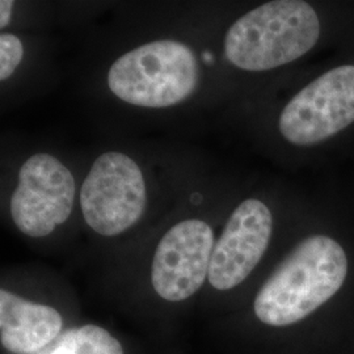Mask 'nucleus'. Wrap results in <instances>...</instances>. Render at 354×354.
Here are the masks:
<instances>
[{
  "label": "nucleus",
  "instance_id": "f257e3e1",
  "mask_svg": "<svg viewBox=\"0 0 354 354\" xmlns=\"http://www.w3.org/2000/svg\"><path fill=\"white\" fill-rule=\"evenodd\" d=\"M348 259L324 235L301 241L257 292L254 314L266 326L288 327L311 315L342 289Z\"/></svg>",
  "mask_w": 354,
  "mask_h": 354
},
{
  "label": "nucleus",
  "instance_id": "f03ea898",
  "mask_svg": "<svg viewBox=\"0 0 354 354\" xmlns=\"http://www.w3.org/2000/svg\"><path fill=\"white\" fill-rule=\"evenodd\" d=\"M320 21L302 0H276L243 15L230 26L225 55L245 71H266L290 64L317 45Z\"/></svg>",
  "mask_w": 354,
  "mask_h": 354
},
{
  "label": "nucleus",
  "instance_id": "f8f14e48",
  "mask_svg": "<svg viewBox=\"0 0 354 354\" xmlns=\"http://www.w3.org/2000/svg\"><path fill=\"white\" fill-rule=\"evenodd\" d=\"M13 1L11 0H1L0 1V28L8 26L12 15Z\"/></svg>",
  "mask_w": 354,
  "mask_h": 354
},
{
  "label": "nucleus",
  "instance_id": "9b49d317",
  "mask_svg": "<svg viewBox=\"0 0 354 354\" xmlns=\"http://www.w3.org/2000/svg\"><path fill=\"white\" fill-rule=\"evenodd\" d=\"M24 46L20 38L3 33L0 36V80H7L12 76L16 67L23 61Z\"/></svg>",
  "mask_w": 354,
  "mask_h": 354
},
{
  "label": "nucleus",
  "instance_id": "9d476101",
  "mask_svg": "<svg viewBox=\"0 0 354 354\" xmlns=\"http://www.w3.org/2000/svg\"><path fill=\"white\" fill-rule=\"evenodd\" d=\"M51 354H124V348L106 329L87 324L66 332Z\"/></svg>",
  "mask_w": 354,
  "mask_h": 354
},
{
  "label": "nucleus",
  "instance_id": "6e6552de",
  "mask_svg": "<svg viewBox=\"0 0 354 354\" xmlns=\"http://www.w3.org/2000/svg\"><path fill=\"white\" fill-rule=\"evenodd\" d=\"M273 216L266 203L250 198L234 210L216 241L209 268V282L216 290L241 285L268 250Z\"/></svg>",
  "mask_w": 354,
  "mask_h": 354
},
{
  "label": "nucleus",
  "instance_id": "39448f33",
  "mask_svg": "<svg viewBox=\"0 0 354 354\" xmlns=\"http://www.w3.org/2000/svg\"><path fill=\"white\" fill-rule=\"evenodd\" d=\"M354 122V66L332 68L301 89L279 115L282 137L295 146L328 140Z\"/></svg>",
  "mask_w": 354,
  "mask_h": 354
},
{
  "label": "nucleus",
  "instance_id": "423d86ee",
  "mask_svg": "<svg viewBox=\"0 0 354 354\" xmlns=\"http://www.w3.org/2000/svg\"><path fill=\"white\" fill-rule=\"evenodd\" d=\"M75 194L68 168L50 153H35L19 171L11 198L13 223L26 236H48L70 218Z\"/></svg>",
  "mask_w": 354,
  "mask_h": 354
},
{
  "label": "nucleus",
  "instance_id": "0eeeda50",
  "mask_svg": "<svg viewBox=\"0 0 354 354\" xmlns=\"http://www.w3.org/2000/svg\"><path fill=\"white\" fill-rule=\"evenodd\" d=\"M214 245V232L201 219H185L169 228L152 259L153 290L168 302L190 298L209 277Z\"/></svg>",
  "mask_w": 354,
  "mask_h": 354
},
{
  "label": "nucleus",
  "instance_id": "1a4fd4ad",
  "mask_svg": "<svg viewBox=\"0 0 354 354\" xmlns=\"http://www.w3.org/2000/svg\"><path fill=\"white\" fill-rule=\"evenodd\" d=\"M64 326L61 314L11 291L0 290V342L11 353H36L55 340Z\"/></svg>",
  "mask_w": 354,
  "mask_h": 354
},
{
  "label": "nucleus",
  "instance_id": "20e7f679",
  "mask_svg": "<svg viewBox=\"0 0 354 354\" xmlns=\"http://www.w3.org/2000/svg\"><path fill=\"white\" fill-rule=\"evenodd\" d=\"M147 192L140 165L122 152L100 155L80 189L86 223L102 236H117L145 213Z\"/></svg>",
  "mask_w": 354,
  "mask_h": 354
},
{
  "label": "nucleus",
  "instance_id": "7ed1b4c3",
  "mask_svg": "<svg viewBox=\"0 0 354 354\" xmlns=\"http://www.w3.org/2000/svg\"><path fill=\"white\" fill-rule=\"evenodd\" d=\"M198 64L188 45L158 39L127 51L108 73L120 100L143 108H168L187 100L198 84Z\"/></svg>",
  "mask_w": 354,
  "mask_h": 354
}]
</instances>
